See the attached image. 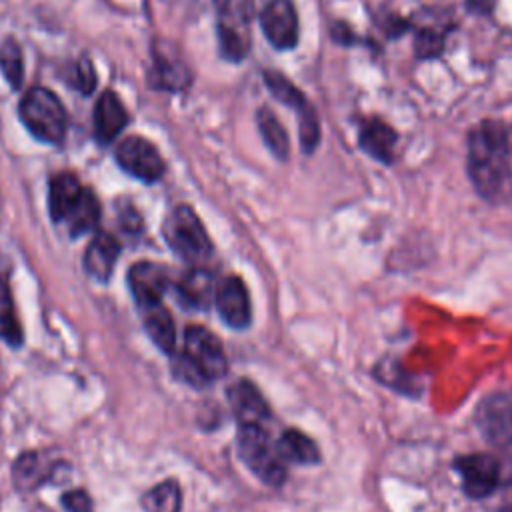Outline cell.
I'll use <instances>...</instances> for the list:
<instances>
[{"instance_id":"1","label":"cell","mask_w":512,"mask_h":512,"mask_svg":"<svg viewBox=\"0 0 512 512\" xmlns=\"http://www.w3.org/2000/svg\"><path fill=\"white\" fill-rule=\"evenodd\" d=\"M468 176L486 202L506 204L512 200L510 140L504 124L484 120L470 130Z\"/></svg>"},{"instance_id":"2","label":"cell","mask_w":512,"mask_h":512,"mask_svg":"<svg viewBox=\"0 0 512 512\" xmlns=\"http://www.w3.org/2000/svg\"><path fill=\"white\" fill-rule=\"evenodd\" d=\"M18 112L24 126L38 140L48 144H60L64 140L68 118L64 104L52 90L44 86H32L22 96Z\"/></svg>"},{"instance_id":"3","label":"cell","mask_w":512,"mask_h":512,"mask_svg":"<svg viewBox=\"0 0 512 512\" xmlns=\"http://www.w3.org/2000/svg\"><path fill=\"white\" fill-rule=\"evenodd\" d=\"M238 452L244 464L266 484L280 486L286 480L284 458L270 440L264 424H240Z\"/></svg>"},{"instance_id":"4","label":"cell","mask_w":512,"mask_h":512,"mask_svg":"<svg viewBox=\"0 0 512 512\" xmlns=\"http://www.w3.org/2000/svg\"><path fill=\"white\" fill-rule=\"evenodd\" d=\"M164 240L168 246L184 260L192 264H202L212 256V242L206 234L204 224L196 216V212L182 204L176 206L164 220L162 226Z\"/></svg>"},{"instance_id":"5","label":"cell","mask_w":512,"mask_h":512,"mask_svg":"<svg viewBox=\"0 0 512 512\" xmlns=\"http://www.w3.org/2000/svg\"><path fill=\"white\" fill-rule=\"evenodd\" d=\"M252 0H218V40L224 58L240 62L250 50Z\"/></svg>"},{"instance_id":"6","label":"cell","mask_w":512,"mask_h":512,"mask_svg":"<svg viewBox=\"0 0 512 512\" xmlns=\"http://www.w3.org/2000/svg\"><path fill=\"white\" fill-rule=\"evenodd\" d=\"M264 82L268 90L286 106H290L298 116V128H300V144L306 154L314 152L318 140H320V124L318 116L312 108V104L306 100V96L282 74L266 70Z\"/></svg>"},{"instance_id":"7","label":"cell","mask_w":512,"mask_h":512,"mask_svg":"<svg viewBox=\"0 0 512 512\" xmlns=\"http://www.w3.org/2000/svg\"><path fill=\"white\" fill-rule=\"evenodd\" d=\"M118 166L142 182H156L164 176L166 164L158 148L142 136H126L114 150Z\"/></svg>"},{"instance_id":"8","label":"cell","mask_w":512,"mask_h":512,"mask_svg":"<svg viewBox=\"0 0 512 512\" xmlns=\"http://www.w3.org/2000/svg\"><path fill=\"white\" fill-rule=\"evenodd\" d=\"M480 434L498 448H512V390L486 396L476 408Z\"/></svg>"},{"instance_id":"9","label":"cell","mask_w":512,"mask_h":512,"mask_svg":"<svg viewBox=\"0 0 512 512\" xmlns=\"http://www.w3.org/2000/svg\"><path fill=\"white\" fill-rule=\"evenodd\" d=\"M184 356L212 382L228 370L226 354L220 340L204 326H190L184 332Z\"/></svg>"},{"instance_id":"10","label":"cell","mask_w":512,"mask_h":512,"mask_svg":"<svg viewBox=\"0 0 512 512\" xmlns=\"http://www.w3.org/2000/svg\"><path fill=\"white\" fill-rule=\"evenodd\" d=\"M464 492L470 498H486L496 490L502 480L500 462L488 454H466L454 462Z\"/></svg>"},{"instance_id":"11","label":"cell","mask_w":512,"mask_h":512,"mask_svg":"<svg viewBox=\"0 0 512 512\" xmlns=\"http://www.w3.org/2000/svg\"><path fill=\"white\" fill-rule=\"evenodd\" d=\"M260 26L278 50H290L298 42V16L292 0H270L260 14Z\"/></svg>"},{"instance_id":"12","label":"cell","mask_w":512,"mask_h":512,"mask_svg":"<svg viewBox=\"0 0 512 512\" xmlns=\"http://www.w3.org/2000/svg\"><path fill=\"white\" fill-rule=\"evenodd\" d=\"M214 304L224 324L242 330L250 324V298L244 282L238 276H226L216 284Z\"/></svg>"},{"instance_id":"13","label":"cell","mask_w":512,"mask_h":512,"mask_svg":"<svg viewBox=\"0 0 512 512\" xmlns=\"http://www.w3.org/2000/svg\"><path fill=\"white\" fill-rule=\"evenodd\" d=\"M128 122L122 100L112 90H104L94 106V136L100 144H110Z\"/></svg>"},{"instance_id":"14","label":"cell","mask_w":512,"mask_h":512,"mask_svg":"<svg viewBox=\"0 0 512 512\" xmlns=\"http://www.w3.org/2000/svg\"><path fill=\"white\" fill-rule=\"evenodd\" d=\"M228 402L240 424H264L270 416L266 400L248 380H238L228 388Z\"/></svg>"},{"instance_id":"15","label":"cell","mask_w":512,"mask_h":512,"mask_svg":"<svg viewBox=\"0 0 512 512\" xmlns=\"http://www.w3.org/2000/svg\"><path fill=\"white\" fill-rule=\"evenodd\" d=\"M136 306L140 310L142 324H144L148 336L152 338V342L162 352L174 354L176 352V326H174V318L166 310L164 302L154 300V302H144V304H136Z\"/></svg>"},{"instance_id":"16","label":"cell","mask_w":512,"mask_h":512,"mask_svg":"<svg viewBox=\"0 0 512 512\" xmlns=\"http://www.w3.org/2000/svg\"><path fill=\"white\" fill-rule=\"evenodd\" d=\"M190 84V70L182 58L168 48L154 50V64L150 70V86L158 90L178 92Z\"/></svg>"},{"instance_id":"17","label":"cell","mask_w":512,"mask_h":512,"mask_svg":"<svg viewBox=\"0 0 512 512\" xmlns=\"http://www.w3.org/2000/svg\"><path fill=\"white\" fill-rule=\"evenodd\" d=\"M118 254H120L118 240L108 232H98L90 240L84 252L86 274L98 282H108V278L112 276L114 264L118 260Z\"/></svg>"},{"instance_id":"18","label":"cell","mask_w":512,"mask_h":512,"mask_svg":"<svg viewBox=\"0 0 512 512\" xmlns=\"http://www.w3.org/2000/svg\"><path fill=\"white\" fill-rule=\"evenodd\" d=\"M168 280V270L152 262H140L128 272V284L136 304L162 300V294L168 288Z\"/></svg>"},{"instance_id":"19","label":"cell","mask_w":512,"mask_h":512,"mask_svg":"<svg viewBox=\"0 0 512 512\" xmlns=\"http://www.w3.org/2000/svg\"><path fill=\"white\" fill-rule=\"evenodd\" d=\"M396 140H398L396 130L380 118H368L360 126V136H358L360 148L382 164H390L394 160Z\"/></svg>"},{"instance_id":"20","label":"cell","mask_w":512,"mask_h":512,"mask_svg":"<svg viewBox=\"0 0 512 512\" xmlns=\"http://www.w3.org/2000/svg\"><path fill=\"white\" fill-rule=\"evenodd\" d=\"M84 188L80 180L70 172H60L50 180L48 192V208L54 222H64L76 202L80 200Z\"/></svg>"},{"instance_id":"21","label":"cell","mask_w":512,"mask_h":512,"mask_svg":"<svg viewBox=\"0 0 512 512\" xmlns=\"http://www.w3.org/2000/svg\"><path fill=\"white\" fill-rule=\"evenodd\" d=\"M216 282L206 268H192L178 280L176 294L184 306L206 308L214 300Z\"/></svg>"},{"instance_id":"22","label":"cell","mask_w":512,"mask_h":512,"mask_svg":"<svg viewBox=\"0 0 512 512\" xmlns=\"http://www.w3.org/2000/svg\"><path fill=\"white\" fill-rule=\"evenodd\" d=\"M98 220H100V202L92 190L84 188L80 200L76 202V206L72 208L68 218L64 220L68 224L70 236L78 238V236L94 230Z\"/></svg>"},{"instance_id":"23","label":"cell","mask_w":512,"mask_h":512,"mask_svg":"<svg viewBox=\"0 0 512 512\" xmlns=\"http://www.w3.org/2000/svg\"><path fill=\"white\" fill-rule=\"evenodd\" d=\"M278 450L284 460L296 464H316L320 460L318 446L300 430H286L280 436Z\"/></svg>"},{"instance_id":"24","label":"cell","mask_w":512,"mask_h":512,"mask_svg":"<svg viewBox=\"0 0 512 512\" xmlns=\"http://www.w3.org/2000/svg\"><path fill=\"white\" fill-rule=\"evenodd\" d=\"M256 122H258V130H260L268 150L278 160H286L288 152H290V140H288V134H286L284 126L274 116V112L270 108H260L258 114H256Z\"/></svg>"},{"instance_id":"25","label":"cell","mask_w":512,"mask_h":512,"mask_svg":"<svg viewBox=\"0 0 512 512\" xmlns=\"http://www.w3.org/2000/svg\"><path fill=\"white\" fill-rule=\"evenodd\" d=\"M142 506L146 512H180L182 508V490L176 480H164L150 488L144 498Z\"/></svg>"},{"instance_id":"26","label":"cell","mask_w":512,"mask_h":512,"mask_svg":"<svg viewBox=\"0 0 512 512\" xmlns=\"http://www.w3.org/2000/svg\"><path fill=\"white\" fill-rule=\"evenodd\" d=\"M0 338L10 346H18L22 342V328L8 282L4 278H0Z\"/></svg>"},{"instance_id":"27","label":"cell","mask_w":512,"mask_h":512,"mask_svg":"<svg viewBox=\"0 0 512 512\" xmlns=\"http://www.w3.org/2000/svg\"><path fill=\"white\" fill-rule=\"evenodd\" d=\"M0 70L14 90L22 86L24 60H22V50L14 38H6L0 44Z\"/></svg>"},{"instance_id":"28","label":"cell","mask_w":512,"mask_h":512,"mask_svg":"<svg viewBox=\"0 0 512 512\" xmlns=\"http://www.w3.org/2000/svg\"><path fill=\"white\" fill-rule=\"evenodd\" d=\"M44 468H42V460L38 454H22L18 458V462L14 464V480L20 488L30 490L32 486L40 484L44 480Z\"/></svg>"},{"instance_id":"29","label":"cell","mask_w":512,"mask_h":512,"mask_svg":"<svg viewBox=\"0 0 512 512\" xmlns=\"http://www.w3.org/2000/svg\"><path fill=\"white\" fill-rule=\"evenodd\" d=\"M416 54L420 58H432L438 56L444 50V32H438L436 28H420L414 38Z\"/></svg>"},{"instance_id":"30","label":"cell","mask_w":512,"mask_h":512,"mask_svg":"<svg viewBox=\"0 0 512 512\" xmlns=\"http://www.w3.org/2000/svg\"><path fill=\"white\" fill-rule=\"evenodd\" d=\"M74 86L82 92V94H90L96 86V72L92 66V60L88 56H82L76 62L74 68Z\"/></svg>"},{"instance_id":"31","label":"cell","mask_w":512,"mask_h":512,"mask_svg":"<svg viewBox=\"0 0 512 512\" xmlns=\"http://www.w3.org/2000/svg\"><path fill=\"white\" fill-rule=\"evenodd\" d=\"M62 506L68 512H92L90 496L84 490H70L62 494Z\"/></svg>"},{"instance_id":"32","label":"cell","mask_w":512,"mask_h":512,"mask_svg":"<svg viewBox=\"0 0 512 512\" xmlns=\"http://www.w3.org/2000/svg\"><path fill=\"white\" fill-rule=\"evenodd\" d=\"M118 218H120L122 226L128 228V230L140 228V216H138V212L132 206H124L122 210H118Z\"/></svg>"},{"instance_id":"33","label":"cell","mask_w":512,"mask_h":512,"mask_svg":"<svg viewBox=\"0 0 512 512\" xmlns=\"http://www.w3.org/2000/svg\"><path fill=\"white\" fill-rule=\"evenodd\" d=\"M494 2L496 0H466V6H468L470 12L486 16V14H490L494 10Z\"/></svg>"},{"instance_id":"34","label":"cell","mask_w":512,"mask_h":512,"mask_svg":"<svg viewBox=\"0 0 512 512\" xmlns=\"http://www.w3.org/2000/svg\"><path fill=\"white\" fill-rule=\"evenodd\" d=\"M332 36H334L338 42H342V44H350V42L354 40L350 28L344 26V24H336V26L332 28Z\"/></svg>"},{"instance_id":"35","label":"cell","mask_w":512,"mask_h":512,"mask_svg":"<svg viewBox=\"0 0 512 512\" xmlns=\"http://www.w3.org/2000/svg\"><path fill=\"white\" fill-rule=\"evenodd\" d=\"M508 140H510V150H512V128H508Z\"/></svg>"}]
</instances>
